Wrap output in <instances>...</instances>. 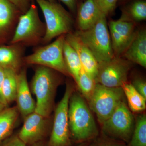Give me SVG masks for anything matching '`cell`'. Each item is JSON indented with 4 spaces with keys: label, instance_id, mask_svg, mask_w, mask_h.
Masks as SVG:
<instances>
[{
    "label": "cell",
    "instance_id": "5b68a950",
    "mask_svg": "<svg viewBox=\"0 0 146 146\" xmlns=\"http://www.w3.org/2000/svg\"><path fill=\"white\" fill-rule=\"evenodd\" d=\"M45 32L46 25L40 20L37 7L32 4L28 10L19 16L10 44H37L42 42Z\"/></svg>",
    "mask_w": 146,
    "mask_h": 146
},
{
    "label": "cell",
    "instance_id": "d4e9b609",
    "mask_svg": "<svg viewBox=\"0 0 146 146\" xmlns=\"http://www.w3.org/2000/svg\"><path fill=\"white\" fill-rule=\"evenodd\" d=\"M76 83L84 97L89 102L96 85L95 79L87 74L82 67Z\"/></svg>",
    "mask_w": 146,
    "mask_h": 146
},
{
    "label": "cell",
    "instance_id": "9a60e30c",
    "mask_svg": "<svg viewBox=\"0 0 146 146\" xmlns=\"http://www.w3.org/2000/svg\"><path fill=\"white\" fill-rule=\"evenodd\" d=\"M76 12L78 25L80 31L91 28L104 14L96 0H84L78 6Z\"/></svg>",
    "mask_w": 146,
    "mask_h": 146
},
{
    "label": "cell",
    "instance_id": "83f0119b",
    "mask_svg": "<svg viewBox=\"0 0 146 146\" xmlns=\"http://www.w3.org/2000/svg\"><path fill=\"white\" fill-rule=\"evenodd\" d=\"M2 146H26L18 136L8 138L3 141Z\"/></svg>",
    "mask_w": 146,
    "mask_h": 146
},
{
    "label": "cell",
    "instance_id": "ba28073f",
    "mask_svg": "<svg viewBox=\"0 0 146 146\" xmlns=\"http://www.w3.org/2000/svg\"><path fill=\"white\" fill-rule=\"evenodd\" d=\"M135 123L133 115L123 100L102 124V128L107 136L128 143L133 133Z\"/></svg>",
    "mask_w": 146,
    "mask_h": 146
},
{
    "label": "cell",
    "instance_id": "603a6c76",
    "mask_svg": "<svg viewBox=\"0 0 146 146\" xmlns=\"http://www.w3.org/2000/svg\"><path fill=\"white\" fill-rule=\"evenodd\" d=\"M18 73L10 69H5L2 94L7 106L16 100Z\"/></svg>",
    "mask_w": 146,
    "mask_h": 146
},
{
    "label": "cell",
    "instance_id": "1f68e13d",
    "mask_svg": "<svg viewBox=\"0 0 146 146\" xmlns=\"http://www.w3.org/2000/svg\"><path fill=\"white\" fill-rule=\"evenodd\" d=\"M94 146H123L119 144L110 143V142H102L98 143Z\"/></svg>",
    "mask_w": 146,
    "mask_h": 146
},
{
    "label": "cell",
    "instance_id": "4dcf8cb0",
    "mask_svg": "<svg viewBox=\"0 0 146 146\" xmlns=\"http://www.w3.org/2000/svg\"><path fill=\"white\" fill-rule=\"evenodd\" d=\"M4 77L5 69L2 67H0V102L6 107H7L8 106L6 103L2 94V86Z\"/></svg>",
    "mask_w": 146,
    "mask_h": 146
},
{
    "label": "cell",
    "instance_id": "ffe728a7",
    "mask_svg": "<svg viewBox=\"0 0 146 146\" xmlns=\"http://www.w3.org/2000/svg\"><path fill=\"white\" fill-rule=\"evenodd\" d=\"M120 19L133 22L146 19V2L145 0H136L125 6L122 10Z\"/></svg>",
    "mask_w": 146,
    "mask_h": 146
},
{
    "label": "cell",
    "instance_id": "7402d4cb",
    "mask_svg": "<svg viewBox=\"0 0 146 146\" xmlns=\"http://www.w3.org/2000/svg\"><path fill=\"white\" fill-rule=\"evenodd\" d=\"M126 97L129 107L135 113L144 111L146 108V98L136 91L131 84L126 82L121 86Z\"/></svg>",
    "mask_w": 146,
    "mask_h": 146
},
{
    "label": "cell",
    "instance_id": "8d00e7d4",
    "mask_svg": "<svg viewBox=\"0 0 146 146\" xmlns=\"http://www.w3.org/2000/svg\"><path fill=\"white\" fill-rule=\"evenodd\" d=\"M3 141H0V146H2Z\"/></svg>",
    "mask_w": 146,
    "mask_h": 146
},
{
    "label": "cell",
    "instance_id": "e0dca14e",
    "mask_svg": "<svg viewBox=\"0 0 146 146\" xmlns=\"http://www.w3.org/2000/svg\"><path fill=\"white\" fill-rule=\"evenodd\" d=\"M20 44L0 47V67L18 73L23 62V48Z\"/></svg>",
    "mask_w": 146,
    "mask_h": 146
},
{
    "label": "cell",
    "instance_id": "ac0fdd59",
    "mask_svg": "<svg viewBox=\"0 0 146 146\" xmlns=\"http://www.w3.org/2000/svg\"><path fill=\"white\" fill-rule=\"evenodd\" d=\"M19 12L9 0H0V36L8 33L14 27Z\"/></svg>",
    "mask_w": 146,
    "mask_h": 146
},
{
    "label": "cell",
    "instance_id": "2e32d148",
    "mask_svg": "<svg viewBox=\"0 0 146 146\" xmlns=\"http://www.w3.org/2000/svg\"><path fill=\"white\" fill-rule=\"evenodd\" d=\"M126 59L146 68V31L145 29L137 31L131 44L123 54Z\"/></svg>",
    "mask_w": 146,
    "mask_h": 146
},
{
    "label": "cell",
    "instance_id": "f546056e",
    "mask_svg": "<svg viewBox=\"0 0 146 146\" xmlns=\"http://www.w3.org/2000/svg\"><path fill=\"white\" fill-rule=\"evenodd\" d=\"M65 5L72 13H75L77 9L78 0H59Z\"/></svg>",
    "mask_w": 146,
    "mask_h": 146
},
{
    "label": "cell",
    "instance_id": "d6986e66",
    "mask_svg": "<svg viewBox=\"0 0 146 146\" xmlns=\"http://www.w3.org/2000/svg\"><path fill=\"white\" fill-rule=\"evenodd\" d=\"M19 114L16 106L5 108L0 111V141H4L11 134Z\"/></svg>",
    "mask_w": 146,
    "mask_h": 146
},
{
    "label": "cell",
    "instance_id": "52a82bcc",
    "mask_svg": "<svg viewBox=\"0 0 146 146\" xmlns=\"http://www.w3.org/2000/svg\"><path fill=\"white\" fill-rule=\"evenodd\" d=\"M121 87H109L96 84L89 102L90 108L102 124L112 115L119 104L124 100Z\"/></svg>",
    "mask_w": 146,
    "mask_h": 146
},
{
    "label": "cell",
    "instance_id": "484cf974",
    "mask_svg": "<svg viewBox=\"0 0 146 146\" xmlns=\"http://www.w3.org/2000/svg\"><path fill=\"white\" fill-rule=\"evenodd\" d=\"M118 0H96L102 13L107 17L114 12L117 5Z\"/></svg>",
    "mask_w": 146,
    "mask_h": 146
},
{
    "label": "cell",
    "instance_id": "30bf717a",
    "mask_svg": "<svg viewBox=\"0 0 146 146\" xmlns=\"http://www.w3.org/2000/svg\"><path fill=\"white\" fill-rule=\"evenodd\" d=\"M131 62L120 56L99 65L98 71L95 81L97 84L109 87H121L127 82L128 75Z\"/></svg>",
    "mask_w": 146,
    "mask_h": 146
},
{
    "label": "cell",
    "instance_id": "836d02e7",
    "mask_svg": "<svg viewBox=\"0 0 146 146\" xmlns=\"http://www.w3.org/2000/svg\"><path fill=\"white\" fill-rule=\"evenodd\" d=\"M31 146H44V145L42 142H39V143H36L31 145Z\"/></svg>",
    "mask_w": 146,
    "mask_h": 146
},
{
    "label": "cell",
    "instance_id": "8fae6325",
    "mask_svg": "<svg viewBox=\"0 0 146 146\" xmlns=\"http://www.w3.org/2000/svg\"><path fill=\"white\" fill-rule=\"evenodd\" d=\"M112 49L116 56L123 55L135 38V23L122 19L111 20L108 23Z\"/></svg>",
    "mask_w": 146,
    "mask_h": 146
},
{
    "label": "cell",
    "instance_id": "5bb4252c",
    "mask_svg": "<svg viewBox=\"0 0 146 146\" xmlns=\"http://www.w3.org/2000/svg\"><path fill=\"white\" fill-rule=\"evenodd\" d=\"M65 39L77 53L83 70L95 80L99 64L90 50L73 33L65 35Z\"/></svg>",
    "mask_w": 146,
    "mask_h": 146
},
{
    "label": "cell",
    "instance_id": "f1b7e54d",
    "mask_svg": "<svg viewBox=\"0 0 146 146\" xmlns=\"http://www.w3.org/2000/svg\"><path fill=\"white\" fill-rule=\"evenodd\" d=\"M22 13H24L28 10L30 5L28 0H9Z\"/></svg>",
    "mask_w": 146,
    "mask_h": 146
},
{
    "label": "cell",
    "instance_id": "9c48e42d",
    "mask_svg": "<svg viewBox=\"0 0 146 146\" xmlns=\"http://www.w3.org/2000/svg\"><path fill=\"white\" fill-rule=\"evenodd\" d=\"M73 91V86L68 84L64 96L55 111L53 125L48 146L71 145L68 109L69 100Z\"/></svg>",
    "mask_w": 146,
    "mask_h": 146
},
{
    "label": "cell",
    "instance_id": "f35d334b",
    "mask_svg": "<svg viewBox=\"0 0 146 146\" xmlns=\"http://www.w3.org/2000/svg\"><path fill=\"white\" fill-rule=\"evenodd\" d=\"M82 1H84V0H82Z\"/></svg>",
    "mask_w": 146,
    "mask_h": 146
},
{
    "label": "cell",
    "instance_id": "e575fe53",
    "mask_svg": "<svg viewBox=\"0 0 146 146\" xmlns=\"http://www.w3.org/2000/svg\"><path fill=\"white\" fill-rule=\"evenodd\" d=\"M6 107L3 104H2L0 102V111H2Z\"/></svg>",
    "mask_w": 146,
    "mask_h": 146
},
{
    "label": "cell",
    "instance_id": "d590c367",
    "mask_svg": "<svg viewBox=\"0 0 146 146\" xmlns=\"http://www.w3.org/2000/svg\"><path fill=\"white\" fill-rule=\"evenodd\" d=\"M47 1H49L50 2H56V0H47Z\"/></svg>",
    "mask_w": 146,
    "mask_h": 146
},
{
    "label": "cell",
    "instance_id": "4316f807",
    "mask_svg": "<svg viewBox=\"0 0 146 146\" xmlns=\"http://www.w3.org/2000/svg\"><path fill=\"white\" fill-rule=\"evenodd\" d=\"M139 94L146 98V83L145 81L141 79L134 80L131 84Z\"/></svg>",
    "mask_w": 146,
    "mask_h": 146
},
{
    "label": "cell",
    "instance_id": "d6a6232c",
    "mask_svg": "<svg viewBox=\"0 0 146 146\" xmlns=\"http://www.w3.org/2000/svg\"><path fill=\"white\" fill-rule=\"evenodd\" d=\"M130 0H118V5H125Z\"/></svg>",
    "mask_w": 146,
    "mask_h": 146
},
{
    "label": "cell",
    "instance_id": "7c38bea8",
    "mask_svg": "<svg viewBox=\"0 0 146 146\" xmlns=\"http://www.w3.org/2000/svg\"><path fill=\"white\" fill-rule=\"evenodd\" d=\"M47 118L33 112L24 118V123L18 136L26 145L41 142L46 133Z\"/></svg>",
    "mask_w": 146,
    "mask_h": 146
},
{
    "label": "cell",
    "instance_id": "74e56055",
    "mask_svg": "<svg viewBox=\"0 0 146 146\" xmlns=\"http://www.w3.org/2000/svg\"><path fill=\"white\" fill-rule=\"evenodd\" d=\"M80 146H89L86 145H82Z\"/></svg>",
    "mask_w": 146,
    "mask_h": 146
},
{
    "label": "cell",
    "instance_id": "277c9868",
    "mask_svg": "<svg viewBox=\"0 0 146 146\" xmlns=\"http://www.w3.org/2000/svg\"><path fill=\"white\" fill-rule=\"evenodd\" d=\"M44 17L46 32L42 42L48 44L53 39L71 32L74 20L70 13L56 2L35 0Z\"/></svg>",
    "mask_w": 146,
    "mask_h": 146
},
{
    "label": "cell",
    "instance_id": "4fadbf2b",
    "mask_svg": "<svg viewBox=\"0 0 146 146\" xmlns=\"http://www.w3.org/2000/svg\"><path fill=\"white\" fill-rule=\"evenodd\" d=\"M15 101L19 113L24 119L35 111L36 103L32 97L25 69H23L17 74Z\"/></svg>",
    "mask_w": 146,
    "mask_h": 146
},
{
    "label": "cell",
    "instance_id": "cb8c5ba5",
    "mask_svg": "<svg viewBox=\"0 0 146 146\" xmlns=\"http://www.w3.org/2000/svg\"><path fill=\"white\" fill-rule=\"evenodd\" d=\"M128 146H146V116L138 115Z\"/></svg>",
    "mask_w": 146,
    "mask_h": 146
},
{
    "label": "cell",
    "instance_id": "7a4b0ae2",
    "mask_svg": "<svg viewBox=\"0 0 146 146\" xmlns=\"http://www.w3.org/2000/svg\"><path fill=\"white\" fill-rule=\"evenodd\" d=\"M74 33L89 49L99 65L115 57L106 16L104 14L91 28L85 31L78 30Z\"/></svg>",
    "mask_w": 146,
    "mask_h": 146
},
{
    "label": "cell",
    "instance_id": "8992f818",
    "mask_svg": "<svg viewBox=\"0 0 146 146\" xmlns=\"http://www.w3.org/2000/svg\"><path fill=\"white\" fill-rule=\"evenodd\" d=\"M65 36L60 35L52 43L37 48L31 54L24 58L23 62L29 65L44 66L70 76L63 56Z\"/></svg>",
    "mask_w": 146,
    "mask_h": 146
},
{
    "label": "cell",
    "instance_id": "44dd1931",
    "mask_svg": "<svg viewBox=\"0 0 146 146\" xmlns=\"http://www.w3.org/2000/svg\"><path fill=\"white\" fill-rule=\"evenodd\" d=\"M63 53L65 65L70 76L72 77L76 82L82 68L81 62L77 53L65 39L63 44Z\"/></svg>",
    "mask_w": 146,
    "mask_h": 146
},
{
    "label": "cell",
    "instance_id": "3957f363",
    "mask_svg": "<svg viewBox=\"0 0 146 146\" xmlns=\"http://www.w3.org/2000/svg\"><path fill=\"white\" fill-rule=\"evenodd\" d=\"M54 70L39 66L31 81L33 93L36 98L35 112L48 118L52 110L57 79Z\"/></svg>",
    "mask_w": 146,
    "mask_h": 146
},
{
    "label": "cell",
    "instance_id": "6da1fadb",
    "mask_svg": "<svg viewBox=\"0 0 146 146\" xmlns=\"http://www.w3.org/2000/svg\"><path fill=\"white\" fill-rule=\"evenodd\" d=\"M68 117L70 136L76 142L83 143L98 136L94 117L84 99L78 93L73 92L70 97Z\"/></svg>",
    "mask_w": 146,
    "mask_h": 146
}]
</instances>
